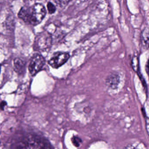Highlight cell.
Returning <instances> with one entry per match:
<instances>
[{"label": "cell", "mask_w": 149, "mask_h": 149, "mask_svg": "<svg viewBox=\"0 0 149 149\" xmlns=\"http://www.w3.org/2000/svg\"><path fill=\"white\" fill-rule=\"evenodd\" d=\"M46 10L42 3H36L30 7H23L18 13V16L24 23L30 25H37L45 17Z\"/></svg>", "instance_id": "cell-1"}, {"label": "cell", "mask_w": 149, "mask_h": 149, "mask_svg": "<svg viewBox=\"0 0 149 149\" xmlns=\"http://www.w3.org/2000/svg\"><path fill=\"white\" fill-rule=\"evenodd\" d=\"M72 142L73 145L76 147H79L82 142L81 139L78 136H73L72 138Z\"/></svg>", "instance_id": "cell-8"}, {"label": "cell", "mask_w": 149, "mask_h": 149, "mask_svg": "<svg viewBox=\"0 0 149 149\" xmlns=\"http://www.w3.org/2000/svg\"><path fill=\"white\" fill-rule=\"evenodd\" d=\"M146 72H147V74L149 76V59L147 62V65H146Z\"/></svg>", "instance_id": "cell-10"}, {"label": "cell", "mask_w": 149, "mask_h": 149, "mask_svg": "<svg viewBox=\"0 0 149 149\" xmlns=\"http://www.w3.org/2000/svg\"><path fill=\"white\" fill-rule=\"evenodd\" d=\"M7 105V103L5 102L2 101L1 103V108L2 109H3L4 108V107L6 105Z\"/></svg>", "instance_id": "cell-11"}, {"label": "cell", "mask_w": 149, "mask_h": 149, "mask_svg": "<svg viewBox=\"0 0 149 149\" xmlns=\"http://www.w3.org/2000/svg\"><path fill=\"white\" fill-rule=\"evenodd\" d=\"M14 70L18 74H22L24 71L25 63L19 58H15L14 60Z\"/></svg>", "instance_id": "cell-6"}, {"label": "cell", "mask_w": 149, "mask_h": 149, "mask_svg": "<svg viewBox=\"0 0 149 149\" xmlns=\"http://www.w3.org/2000/svg\"><path fill=\"white\" fill-rule=\"evenodd\" d=\"M146 127L149 136V118L148 117H146Z\"/></svg>", "instance_id": "cell-9"}, {"label": "cell", "mask_w": 149, "mask_h": 149, "mask_svg": "<svg viewBox=\"0 0 149 149\" xmlns=\"http://www.w3.org/2000/svg\"><path fill=\"white\" fill-rule=\"evenodd\" d=\"M120 82V77L117 74H110L107 78V84L113 89L117 88Z\"/></svg>", "instance_id": "cell-4"}, {"label": "cell", "mask_w": 149, "mask_h": 149, "mask_svg": "<svg viewBox=\"0 0 149 149\" xmlns=\"http://www.w3.org/2000/svg\"><path fill=\"white\" fill-rule=\"evenodd\" d=\"M47 8L50 14H53L56 12V8L53 3L51 2H48L47 4Z\"/></svg>", "instance_id": "cell-7"}, {"label": "cell", "mask_w": 149, "mask_h": 149, "mask_svg": "<svg viewBox=\"0 0 149 149\" xmlns=\"http://www.w3.org/2000/svg\"><path fill=\"white\" fill-rule=\"evenodd\" d=\"M142 46L144 49L149 48V29L146 28L142 31L141 34Z\"/></svg>", "instance_id": "cell-5"}, {"label": "cell", "mask_w": 149, "mask_h": 149, "mask_svg": "<svg viewBox=\"0 0 149 149\" xmlns=\"http://www.w3.org/2000/svg\"><path fill=\"white\" fill-rule=\"evenodd\" d=\"M70 58L68 52H55L48 61V63L54 69H58L64 64Z\"/></svg>", "instance_id": "cell-3"}, {"label": "cell", "mask_w": 149, "mask_h": 149, "mask_svg": "<svg viewBox=\"0 0 149 149\" xmlns=\"http://www.w3.org/2000/svg\"><path fill=\"white\" fill-rule=\"evenodd\" d=\"M45 64V59L40 54H34L31 58L29 65V70L32 76L38 73Z\"/></svg>", "instance_id": "cell-2"}]
</instances>
